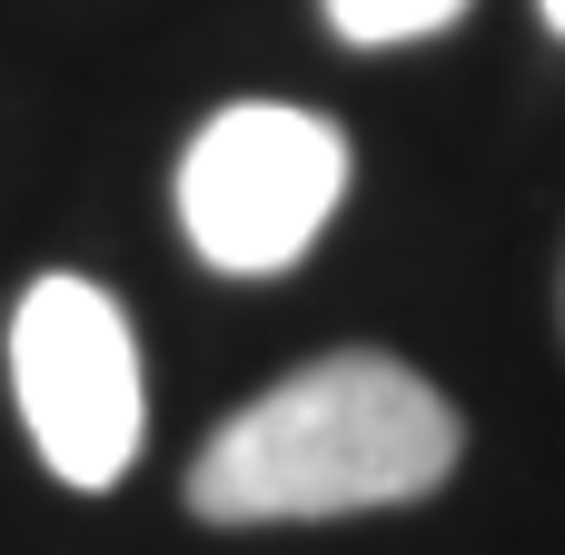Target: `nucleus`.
<instances>
[{
  "label": "nucleus",
  "instance_id": "4",
  "mask_svg": "<svg viewBox=\"0 0 565 555\" xmlns=\"http://www.w3.org/2000/svg\"><path fill=\"white\" fill-rule=\"evenodd\" d=\"M467 0H328V30L358 40V50H397V40H427L447 30Z\"/></svg>",
  "mask_w": 565,
  "mask_h": 555
},
{
  "label": "nucleus",
  "instance_id": "3",
  "mask_svg": "<svg viewBox=\"0 0 565 555\" xmlns=\"http://www.w3.org/2000/svg\"><path fill=\"white\" fill-rule=\"evenodd\" d=\"M10 387L60 487H119V467L139 457V348L109 288L30 278V298L10 308Z\"/></svg>",
  "mask_w": 565,
  "mask_h": 555
},
{
  "label": "nucleus",
  "instance_id": "1",
  "mask_svg": "<svg viewBox=\"0 0 565 555\" xmlns=\"http://www.w3.org/2000/svg\"><path fill=\"white\" fill-rule=\"evenodd\" d=\"M457 467V407L377 357H318L298 377H278L268 397H248L189 467V506L209 526H298V516H367V506H407L437 497Z\"/></svg>",
  "mask_w": 565,
  "mask_h": 555
},
{
  "label": "nucleus",
  "instance_id": "5",
  "mask_svg": "<svg viewBox=\"0 0 565 555\" xmlns=\"http://www.w3.org/2000/svg\"><path fill=\"white\" fill-rule=\"evenodd\" d=\"M536 10H546V30H565V0H536Z\"/></svg>",
  "mask_w": 565,
  "mask_h": 555
},
{
  "label": "nucleus",
  "instance_id": "2",
  "mask_svg": "<svg viewBox=\"0 0 565 555\" xmlns=\"http://www.w3.org/2000/svg\"><path fill=\"white\" fill-rule=\"evenodd\" d=\"M338 189H348L338 119L288 109V99H238L179 159V228H189V248L209 268L278 278V268L308 258V238L328 228Z\"/></svg>",
  "mask_w": 565,
  "mask_h": 555
}]
</instances>
